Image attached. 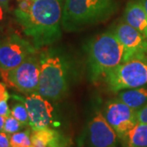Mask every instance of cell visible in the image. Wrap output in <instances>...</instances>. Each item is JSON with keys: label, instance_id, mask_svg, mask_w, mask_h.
I'll use <instances>...</instances> for the list:
<instances>
[{"label": "cell", "instance_id": "30bf717a", "mask_svg": "<svg viewBox=\"0 0 147 147\" xmlns=\"http://www.w3.org/2000/svg\"><path fill=\"white\" fill-rule=\"evenodd\" d=\"M102 114L120 142L137 123V110L117 98L106 104Z\"/></svg>", "mask_w": 147, "mask_h": 147}, {"label": "cell", "instance_id": "7402d4cb", "mask_svg": "<svg viewBox=\"0 0 147 147\" xmlns=\"http://www.w3.org/2000/svg\"><path fill=\"white\" fill-rule=\"evenodd\" d=\"M0 115L4 116L6 118L11 115V110L7 104V100H3L0 102Z\"/></svg>", "mask_w": 147, "mask_h": 147}, {"label": "cell", "instance_id": "52a82bcc", "mask_svg": "<svg viewBox=\"0 0 147 147\" xmlns=\"http://www.w3.org/2000/svg\"><path fill=\"white\" fill-rule=\"evenodd\" d=\"M118 137L102 112L96 111L90 117L79 138V147H118Z\"/></svg>", "mask_w": 147, "mask_h": 147}, {"label": "cell", "instance_id": "d4e9b609", "mask_svg": "<svg viewBox=\"0 0 147 147\" xmlns=\"http://www.w3.org/2000/svg\"><path fill=\"white\" fill-rule=\"evenodd\" d=\"M6 117L0 115V131H3L4 123H5Z\"/></svg>", "mask_w": 147, "mask_h": 147}, {"label": "cell", "instance_id": "603a6c76", "mask_svg": "<svg viewBox=\"0 0 147 147\" xmlns=\"http://www.w3.org/2000/svg\"><path fill=\"white\" fill-rule=\"evenodd\" d=\"M9 94L6 88V85L0 82V102L3 100H8Z\"/></svg>", "mask_w": 147, "mask_h": 147}, {"label": "cell", "instance_id": "277c9868", "mask_svg": "<svg viewBox=\"0 0 147 147\" xmlns=\"http://www.w3.org/2000/svg\"><path fill=\"white\" fill-rule=\"evenodd\" d=\"M40 76L37 92L48 100H61L68 89L69 68L61 56L51 53L40 55Z\"/></svg>", "mask_w": 147, "mask_h": 147}, {"label": "cell", "instance_id": "7c38bea8", "mask_svg": "<svg viewBox=\"0 0 147 147\" xmlns=\"http://www.w3.org/2000/svg\"><path fill=\"white\" fill-rule=\"evenodd\" d=\"M30 140L34 147H67L69 144L68 138L53 127L32 130Z\"/></svg>", "mask_w": 147, "mask_h": 147}, {"label": "cell", "instance_id": "44dd1931", "mask_svg": "<svg viewBox=\"0 0 147 147\" xmlns=\"http://www.w3.org/2000/svg\"><path fill=\"white\" fill-rule=\"evenodd\" d=\"M0 147H11L10 135L4 131H0Z\"/></svg>", "mask_w": 147, "mask_h": 147}, {"label": "cell", "instance_id": "7a4b0ae2", "mask_svg": "<svg viewBox=\"0 0 147 147\" xmlns=\"http://www.w3.org/2000/svg\"><path fill=\"white\" fill-rule=\"evenodd\" d=\"M88 66L92 82L105 75L124 61V48L114 30L95 37L88 44Z\"/></svg>", "mask_w": 147, "mask_h": 147}, {"label": "cell", "instance_id": "3957f363", "mask_svg": "<svg viewBox=\"0 0 147 147\" xmlns=\"http://www.w3.org/2000/svg\"><path fill=\"white\" fill-rule=\"evenodd\" d=\"M117 9L115 0H65L61 25L65 30H79L106 21Z\"/></svg>", "mask_w": 147, "mask_h": 147}, {"label": "cell", "instance_id": "f1b7e54d", "mask_svg": "<svg viewBox=\"0 0 147 147\" xmlns=\"http://www.w3.org/2000/svg\"><path fill=\"white\" fill-rule=\"evenodd\" d=\"M31 147H34V146H31Z\"/></svg>", "mask_w": 147, "mask_h": 147}, {"label": "cell", "instance_id": "2e32d148", "mask_svg": "<svg viewBox=\"0 0 147 147\" xmlns=\"http://www.w3.org/2000/svg\"><path fill=\"white\" fill-rule=\"evenodd\" d=\"M30 131L26 130L10 135L11 147H31Z\"/></svg>", "mask_w": 147, "mask_h": 147}, {"label": "cell", "instance_id": "6da1fadb", "mask_svg": "<svg viewBox=\"0 0 147 147\" xmlns=\"http://www.w3.org/2000/svg\"><path fill=\"white\" fill-rule=\"evenodd\" d=\"M63 5V0H34L29 15L16 17L36 49L61 38Z\"/></svg>", "mask_w": 147, "mask_h": 147}, {"label": "cell", "instance_id": "9c48e42d", "mask_svg": "<svg viewBox=\"0 0 147 147\" xmlns=\"http://www.w3.org/2000/svg\"><path fill=\"white\" fill-rule=\"evenodd\" d=\"M36 51L32 42L18 34H11L0 41V69L11 70L16 68Z\"/></svg>", "mask_w": 147, "mask_h": 147}, {"label": "cell", "instance_id": "484cf974", "mask_svg": "<svg viewBox=\"0 0 147 147\" xmlns=\"http://www.w3.org/2000/svg\"><path fill=\"white\" fill-rule=\"evenodd\" d=\"M139 1L141 2V3L143 6V7H144V9H145L147 14V0H139Z\"/></svg>", "mask_w": 147, "mask_h": 147}, {"label": "cell", "instance_id": "9a60e30c", "mask_svg": "<svg viewBox=\"0 0 147 147\" xmlns=\"http://www.w3.org/2000/svg\"><path fill=\"white\" fill-rule=\"evenodd\" d=\"M123 147H147V124L137 123L121 141Z\"/></svg>", "mask_w": 147, "mask_h": 147}, {"label": "cell", "instance_id": "ac0fdd59", "mask_svg": "<svg viewBox=\"0 0 147 147\" xmlns=\"http://www.w3.org/2000/svg\"><path fill=\"white\" fill-rule=\"evenodd\" d=\"M24 126H25L24 124H22L20 121L17 120L16 118H14L11 115L6 118L3 131L7 133L8 135H11L17 131H20V130L22 129Z\"/></svg>", "mask_w": 147, "mask_h": 147}, {"label": "cell", "instance_id": "ffe728a7", "mask_svg": "<svg viewBox=\"0 0 147 147\" xmlns=\"http://www.w3.org/2000/svg\"><path fill=\"white\" fill-rule=\"evenodd\" d=\"M137 123L147 124V104L137 110Z\"/></svg>", "mask_w": 147, "mask_h": 147}, {"label": "cell", "instance_id": "5b68a950", "mask_svg": "<svg viewBox=\"0 0 147 147\" xmlns=\"http://www.w3.org/2000/svg\"><path fill=\"white\" fill-rule=\"evenodd\" d=\"M115 92L147 86V53L137 55L110 70L104 78Z\"/></svg>", "mask_w": 147, "mask_h": 147}, {"label": "cell", "instance_id": "cb8c5ba5", "mask_svg": "<svg viewBox=\"0 0 147 147\" xmlns=\"http://www.w3.org/2000/svg\"><path fill=\"white\" fill-rule=\"evenodd\" d=\"M7 9H8V7H7L0 3V29L3 26V25L4 24L6 21V16H7Z\"/></svg>", "mask_w": 147, "mask_h": 147}, {"label": "cell", "instance_id": "d6986e66", "mask_svg": "<svg viewBox=\"0 0 147 147\" xmlns=\"http://www.w3.org/2000/svg\"><path fill=\"white\" fill-rule=\"evenodd\" d=\"M16 3L17 8L14 11L16 17L26 16L30 14L33 4V0H16Z\"/></svg>", "mask_w": 147, "mask_h": 147}, {"label": "cell", "instance_id": "ba28073f", "mask_svg": "<svg viewBox=\"0 0 147 147\" xmlns=\"http://www.w3.org/2000/svg\"><path fill=\"white\" fill-rule=\"evenodd\" d=\"M12 97L22 101L26 105L30 119L29 125L32 130L57 127L59 124L55 109L50 100L38 92H33L26 96H12Z\"/></svg>", "mask_w": 147, "mask_h": 147}, {"label": "cell", "instance_id": "4316f807", "mask_svg": "<svg viewBox=\"0 0 147 147\" xmlns=\"http://www.w3.org/2000/svg\"><path fill=\"white\" fill-rule=\"evenodd\" d=\"M9 2H10V0H0V3H1L2 4H3L5 7H8V3H9Z\"/></svg>", "mask_w": 147, "mask_h": 147}, {"label": "cell", "instance_id": "8992f818", "mask_svg": "<svg viewBox=\"0 0 147 147\" xmlns=\"http://www.w3.org/2000/svg\"><path fill=\"white\" fill-rule=\"evenodd\" d=\"M40 55L31 54L18 65L11 70L0 69L2 79L5 84L13 87L19 92L30 94L37 92L40 76Z\"/></svg>", "mask_w": 147, "mask_h": 147}, {"label": "cell", "instance_id": "83f0119b", "mask_svg": "<svg viewBox=\"0 0 147 147\" xmlns=\"http://www.w3.org/2000/svg\"><path fill=\"white\" fill-rule=\"evenodd\" d=\"M33 1H34V0H33Z\"/></svg>", "mask_w": 147, "mask_h": 147}, {"label": "cell", "instance_id": "5bb4252c", "mask_svg": "<svg viewBox=\"0 0 147 147\" xmlns=\"http://www.w3.org/2000/svg\"><path fill=\"white\" fill-rule=\"evenodd\" d=\"M118 100L125 103L133 110H137L147 104V87L122 90L119 92Z\"/></svg>", "mask_w": 147, "mask_h": 147}, {"label": "cell", "instance_id": "8fae6325", "mask_svg": "<svg viewBox=\"0 0 147 147\" xmlns=\"http://www.w3.org/2000/svg\"><path fill=\"white\" fill-rule=\"evenodd\" d=\"M114 32L124 48L123 62L135 56L147 53V38L127 23L119 22Z\"/></svg>", "mask_w": 147, "mask_h": 147}, {"label": "cell", "instance_id": "e0dca14e", "mask_svg": "<svg viewBox=\"0 0 147 147\" xmlns=\"http://www.w3.org/2000/svg\"><path fill=\"white\" fill-rule=\"evenodd\" d=\"M17 100V102L12 105L11 109V115L14 118H16L17 120L20 121L25 126L29 125L30 119H29V114H28L26 105L21 100Z\"/></svg>", "mask_w": 147, "mask_h": 147}, {"label": "cell", "instance_id": "4fadbf2b", "mask_svg": "<svg viewBox=\"0 0 147 147\" xmlns=\"http://www.w3.org/2000/svg\"><path fill=\"white\" fill-rule=\"evenodd\" d=\"M123 21L141 32L147 38V14L139 0H131L127 4Z\"/></svg>", "mask_w": 147, "mask_h": 147}]
</instances>
